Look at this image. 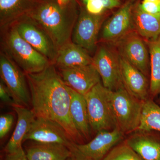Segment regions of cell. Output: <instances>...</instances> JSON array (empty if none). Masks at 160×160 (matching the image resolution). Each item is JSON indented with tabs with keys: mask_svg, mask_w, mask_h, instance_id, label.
<instances>
[{
	"mask_svg": "<svg viewBox=\"0 0 160 160\" xmlns=\"http://www.w3.org/2000/svg\"><path fill=\"white\" fill-rule=\"evenodd\" d=\"M26 76L36 117L57 123L72 142L80 144L82 138L70 115L71 89L64 82L56 67L51 64L43 71Z\"/></svg>",
	"mask_w": 160,
	"mask_h": 160,
	"instance_id": "cell-1",
	"label": "cell"
},
{
	"mask_svg": "<svg viewBox=\"0 0 160 160\" xmlns=\"http://www.w3.org/2000/svg\"><path fill=\"white\" fill-rule=\"evenodd\" d=\"M79 13L76 0L66 3L39 0L27 15L45 30L59 49L71 42Z\"/></svg>",
	"mask_w": 160,
	"mask_h": 160,
	"instance_id": "cell-2",
	"label": "cell"
},
{
	"mask_svg": "<svg viewBox=\"0 0 160 160\" xmlns=\"http://www.w3.org/2000/svg\"><path fill=\"white\" fill-rule=\"evenodd\" d=\"M1 50L27 74L43 71L52 64L26 42L14 24L1 29Z\"/></svg>",
	"mask_w": 160,
	"mask_h": 160,
	"instance_id": "cell-3",
	"label": "cell"
},
{
	"mask_svg": "<svg viewBox=\"0 0 160 160\" xmlns=\"http://www.w3.org/2000/svg\"><path fill=\"white\" fill-rule=\"evenodd\" d=\"M110 96L116 128L124 133L137 131L141 122L143 101L132 95L123 84L111 91Z\"/></svg>",
	"mask_w": 160,
	"mask_h": 160,
	"instance_id": "cell-4",
	"label": "cell"
},
{
	"mask_svg": "<svg viewBox=\"0 0 160 160\" xmlns=\"http://www.w3.org/2000/svg\"><path fill=\"white\" fill-rule=\"evenodd\" d=\"M111 91L101 82L84 96L89 125L95 131L111 130L116 128L112 107Z\"/></svg>",
	"mask_w": 160,
	"mask_h": 160,
	"instance_id": "cell-5",
	"label": "cell"
},
{
	"mask_svg": "<svg viewBox=\"0 0 160 160\" xmlns=\"http://www.w3.org/2000/svg\"><path fill=\"white\" fill-rule=\"evenodd\" d=\"M124 133L117 128L98 132L95 137L85 144L72 143L69 149L74 160H102L123 138Z\"/></svg>",
	"mask_w": 160,
	"mask_h": 160,
	"instance_id": "cell-6",
	"label": "cell"
},
{
	"mask_svg": "<svg viewBox=\"0 0 160 160\" xmlns=\"http://www.w3.org/2000/svg\"><path fill=\"white\" fill-rule=\"evenodd\" d=\"M0 76L15 103L28 108L31 98L26 74L2 51L0 52Z\"/></svg>",
	"mask_w": 160,
	"mask_h": 160,
	"instance_id": "cell-7",
	"label": "cell"
},
{
	"mask_svg": "<svg viewBox=\"0 0 160 160\" xmlns=\"http://www.w3.org/2000/svg\"><path fill=\"white\" fill-rule=\"evenodd\" d=\"M18 32L35 49L53 64L58 48L44 29L28 15L13 23Z\"/></svg>",
	"mask_w": 160,
	"mask_h": 160,
	"instance_id": "cell-8",
	"label": "cell"
},
{
	"mask_svg": "<svg viewBox=\"0 0 160 160\" xmlns=\"http://www.w3.org/2000/svg\"><path fill=\"white\" fill-rule=\"evenodd\" d=\"M103 18L102 15L91 14L85 8H82L72 33V42L89 52L94 51Z\"/></svg>",
	"mask_w": 160,
	"mask_h": 160,
	"instance_id": "cell-9",
	"label": "cell"
},
{
	"mask_svg": "<svg viewBox=\"0 0 160 160\" xmlns=\"http://www.w3.org/2000/svg\"><path fill=\"white\" fill-rule=\"evenodd\" d=\"M92 64L101 77L104 87L114 91L123 85L121 77L119 58L104 46L98 49Z\"/></svg>",
	"mask_w": 160,
	"mask_h": 160,
	"instance_id": "cell-10",
	"label": "cell"
},
{
	"mask_svg": "<svg viewBox=\"0 0 160 160\" xmlns=\"http://www.w3.org/2000/svg\"><path fill=\"white\" fill-rule=\"evenodd\" d=\"M57 69L65 84L82 95L101 82V77L92 64Z\"/></svg>",
	"mask_w": 160,
	"mask_h": 160,
	"instance_id": "cell-11",
	"label": "cell"
},
{
	"mask_svg": "<svg viewBox=\"0 0 160 160\" xmlns=\"http://www.w3.org/2000/svg\"><path fill=\"white\" fill-rule=\"evenodd\" d=\"M32 140L36 142L60 144L70 147L72 142L65 130L58 124L41 118H36L24 142Z\"/></svg>",
	"mask_w": 160,
	"mask_h": 160,
	"instance_id": "cell-12",
	"label": "cell"
},
{
	"mask_svg": "<svg viewBox=\"0 0 160 160\" xmlns=\"http://www.w3.org/2000/svg\"><path fill=\"white\" fill-rule=\"evenodd\" d=\"M121 77L125 88L138 99H148L149 85L146 75L123 56L119 58Z\"/></svg>",
	"mask_w": 160,
	"mask_h": 160,
	"instance_id": "cell-13",
	"label": "cell"
},
{
	"mask_svg": "<svg viewBox=\"0 0 160 160\" xmlns=\"http://www.w3.org/2000/svg\"><path fill=\"white\" fill-rule=\"evenodd\" d=\"M12 107L18 115L17 123L11 138L5 146L4 151L6 153L16 152L22 148V143L24 138L36 118L32 109L17 105Z\"/></svg>",
	"mask_w": 160,
	"mask_h": 160,
	"instance_id": "cell-14",
	"label": "cell"
},
{
	"mask_svg": "<svg viewBox=\"0 0 160 160\" xmlns=\"http://www.w3.org/2000/svg\"><path fill=\"white\" fill-rule=\"evenodd\" d=\"M92 61L89 52L71 41L59 48L52 64L57 69H62L89 65Z\"/></svg>",
	"mask_w": 160,
	"mask_h": 160,
	"instance_id": "cell-15",
	"label": "cell"
},
{
	"mask_svg": "<svg viewBox=\"0 0 160 160\" xmlns=\"http://www.w3.org/2000/svg\"><path fill=\"white\" fill-rule=\"evenodd\" d=\"M132 14V4L128 2L106 22L102 31L103 39L112 41L126 34L131 26Z\"/></svg>",
	"mask_w": 160,
	"mask_h": 160,
	"instance_id": "cell-16",
	"label": "cell"
},
{
	"mask_svg": "<svg viewBox=\"0 0 160 160\" xmlns=\"http://www.w3.org/2000/svg\"><path fill=\"white\" fill-rule=\"evenodd\" d=\"M122 49L123 57L146 75L149 71L150 60L142 40L137 36H132L124 42Z\"/></svg>",
	"mask_w": 160,
	"mask_h": 160,
	"instance_id": "cell-17",
	"label": "cell"
},
{
	"mask_svg": "<svg viewBox=\"0 0 160 160\" xmlns=\"http://www.w3.org/2000/svg\"><path fill=\"white\" fill-rule=\"evenodd\" d=\"M35 0H0V28L4 29L28 14Z\"/></svg>",
	"mask_w": 160,
	"mask_h": 160,
	"instance_id": "cell-18",
	"label": "cell"
},
{
	"mask_svg": "<svg viewBox=\"0 0 160 160\" xmlns=\"http://www.w3.org/2000/svg\"><path fill=\"white\" fill-rule=\"evenodd\" d=\"M28 160H66L71 157L67 146L55 143L36 142L26 150Z\"/></svg>",
	"mask_w": 160,
	"mask_h": 160,
	"instance_id": "cell-19",
	"label": "cell"
},
{
	"mask_svg": "<svg viewBox=\"0 0 160 160\" xmlns=\"http://www.w3.org/2000/svg\"><path fill=\"white\" fill-rule=\"evenodd\" d=\"M71 89L70 115L76 128L82 138H87L90 133V125L85 97Z\"/></svg>",
	"mask_w": 160,
	"mask_h": 160,
	"instance_id": "cell-20",
	"label": "cell"
},
{
	"mask_svg": "<svg viewBox=\"0 0 160 160\" xmlns=\"http://www.w3.org/2000/svg\"><path fill=\"white\" fill-rule=\"evenodd\" d=\"M125 142L143 160H160V142L151 137L134 134Z\"/></svg>",
	"mask_w": 160,
	"mask_h": 160,
	"instance_id": "cell-21",
	"label": "cell"
},
{
	"mask_svg": "<svg viewBox=\"0 0 160 160\" xmlns=\"http://www.w3.org/2000/svg\"><path fill=\"white\" fill-rule=\"evenodd\" d=\"M133 19L138 33L149 40L154 39L160 35V17L152 15L142 11L139 6L135 9Z\"/></svg>",
	"mask_w": 160,
	"mask_h": 160,
	"instance_id": "cell-22",
	"label": "cell"
},
{
	"mask_svg": "<svg viewBox=\"0 0 160 160\" xmlns=\"http://www.w3.org/2000/svg\"><path fill=\"white\" fill-rule=\"evenodd\" d=\"M150 80L149 92L152 97L160 93V35L149 40Z\"/></svg>",
	"mask_w": 160,
	"mask_h": 160,
	"instance_id": "cell-23",
	"label": "cell"
},
{
	"mask_svg": "<svg viewBox=\"0 0 160 160\" xmlns=\"http://www.w3.org/2000/svg\"><path fill=\"white\" fill-rule=\"evenodd\" d=\"M138 130L160 132V107L152 100L143 101L141 122Z\"/></svg>",
	"mask_w": 160,
	"mask_h": 160,
	"instance_id": "cell-24",
	"label": "cell"
},
{
	"mask_svg": "<svg viewBox=\"0 0 160 160\" xmlns=\"http://www.w3.org/2000/svg\"><path fill=\"white\" fill-rule=\"evenodd\" d=\"M102 160H143L126 143L118 144Z\"/></svg>",
	"mask_w": 160,
	"mask_h": 160,
	"instance_id": "cell-25",
	"label": "cell"
},
{
	"mask_svg": "<svg viewBox=\"0 0 160 160\" xmlns=\"http://www.w3.org/2000/svg\"><path fill=\"white\" fill-rule=\"evenodd\" d=\"M14 122V117L10 113L2 115L0 117V138H3L10 131Z\"/></svg>",
	"mask_w": 160,
	"mask_h": 160,
	"instance_id": "cell-26",
	"label": "cell"
},
{
	"mask_svg": "<svg viewBox=\"0 0 160 160\" xmlns=\"http://www.w3.org/2000/svg\"><path fill=\"white\" fill-rule=\"evenodd\" d=\"M84 4L86 11L95 15H102L106 9L103 2L101 0H88Z\"/></svg>",
	"mask_w": 160,
	"mask_h": 160,
	"instance_id": "cell-27",
	"label": "cell"
},
{
	"mask_svg": "<svg viewBox=\"0 0 160 160\" xmlns=\"http://www.w3.org/2000/svg\"><path fill=\"white\" fill-rule=\"evenodd\" d=\"M139 6L142 11L148 14L160 17V1L155 2L143 1Z\"/></svg>",
	"mask_w": 160,
	"mask_h": 160,
	"instance_id": "cell-28",
	"label": "cell"
},
{
	"mask_svg": "<svg viewBox=\"0 0 160 160\" xmlns=\"http://www.w3.org/2000/svg\"><path fill=\"white\" fill-rule=\"evenodd\" d=\"M0 98L3 102L12 107L16 105L9 89L2 81H0Z\"/></svg>",
	"mask_w": 160,
	"mask_h": 160,
	"instance_id": "cell-29",
	"label": "cell"
},
{
	"mask_svg": "<svg viewBox=\"0 0 160 160\" xmlns=\"http://www.w3.org/2000/svg\"><path fill=\"white\" fill-rule=\"evenodd\" d=\"M4 160H28L23 148L12 153H6Z\"/></svg>",
	"mask_w": 160,
	"mask_h": 160,
	"instance_id": "cell-30",
	"label": "cell"
},
{
	"mask_svg": "<svg viewBox=\"0 0 160 160\" xmlns=\"http://www.w3.org/2000/svg\"><path fill=\"white\" fill-rule=\"evenodd\" d=\"M83 3L86 2L88 0H81ZM103 2L105 8L106 9H111L119 6V0H101Z\"/></svg>",
	"mask_w": 160,
	"mask_h": 160,
	"instance_id": "cell-31",
	"label": "cell"
},
{
	"mask_svg": "<svg viewBox=\"0 0 160 160\" xmlns=\"http://www.w3.org/2000/svg\"><path fill=\"white\" fill-rule=\"evenodd\" d=\"M59 2H62V3H66L69 2H70L71 0H58Z\"/></svg>",
	"mask_w": 160,
	"mask_h": 160,
	"instance_id": "cell-32",
	"label": "cell"
},
{
	"mask_svg": "<svg viewBox=\"0 0 160 160\" xmlns=\"http://www.w3.org/2000/svg\"><path fill=\"white\" fill-rule=\"evenodd\" d=\"M144 1H146V2H158V1H160V0H144Z\"/></svg>",
	"mask_w": 160,
	"mask_h": 160,
	"instance_id": "cell-33",
	"label": "cell"
},
{
	"mask_svg": "<svg viewBox=\"0 0 160 160\" xmlns=\"http://www.w3.org/2000/svg\"><path fill=\"white\" fill-rule=\"evenodd\" d=\"M66 160H74L73 159H72V158L71 157H70V158H68Z\"/></svg>",
	"mask_w": 160,
	"mask_h": 160,
	"instance_id": "cell-34",
	"label": "cell"
},
{
	"mask_svg": "<svg viewBox=\"0 0 160 160\" xmlns=\"http://www.w3.org/2000/svg\"><path fill=\"white\" fill-rule=\"evenodd\" d=\"M35 1H39V0H35Z\"/></svg>",
	"mask_w": 160,
	"mask_h": 160,
	"instance_id": "cell-35",
	"label": "cell"
}]
</instances>
